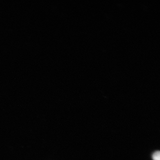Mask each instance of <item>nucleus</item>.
Here are the masks:
<instances>
[{
  "label": "nucleus",
  "instance_id": "nucleus-1",
  "mask_svg": "<svg viewBox=\"0 0 160 160\" xmlns=\"http://www.w3.org/2000/svg\"><path fill=\"white\" fill-rule=\"evenodd\" d=\"M152 159L153 160H160V151L155 152L152 155Z\"/></svg>",
  "mask_w": 160,
  "mask_h": 160
}]
</instances>
